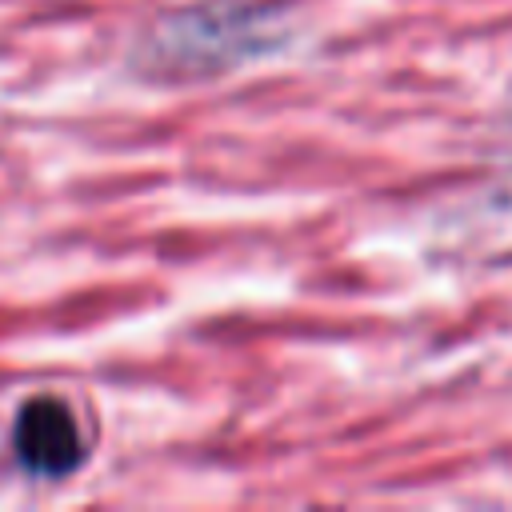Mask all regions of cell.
Segmentation results:
<instances>
[{
    "instance_id": "obj_1",
    "label": "cell",
    "mask_w": 512,
    "mask_h": 512,
    "mask_svg": "<svg viewBox=\"0 0 512 512\" xmlns=\"http://www.w3.org/2000/svg\"><path fill=\"white\" fill-rule=\"evenodd\" d=\"M264 20H268L264 8H240V4H204V8L172 12L140 40L136 68L164 80L232 68L240 56H252L280 36Z\"/></svg>"
},
{
    "instance_id": "obj_2",
    "label": "cell",
    "mask_w": 512,
    "mask_h": 512,
    "mask_svg": "<svg viewBox=\"0 0 512 512\" xmlns=\"http://www.w3.org/2000/svg\"><path fill=\"white\" fill-rule=\"evenodd\" d=\"M12 452L24 472L40 480H64L84 460V440L72 420V412L56 396H32L16 412L12 428Z\"/></svg>"
}]
</instances>
